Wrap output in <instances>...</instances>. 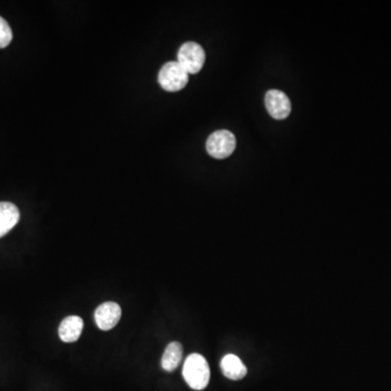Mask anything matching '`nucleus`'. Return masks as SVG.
I'll return each mask as SVG.
<instances>
[{"instance_id":"f257e3e1","label":"nucleus","mask_w":391,"mask_h":391,"mask_svg":"<svg viewBox=\"0 0 391 391\" xmlns=\"http://www.w3.org/2000/svg\"><path fill=\"white\" fill-rule=\"evenodd\" d=\"M183 377L190 388L204 390L210 382V367L207 360L198 353L188 355L183 367Z\"/></svg>"},{"instance_id":"f03ea898","label":"nucleus","mask_w":391,"mask_h":391,"mask_svg":"<svg viewBox=\"0 0 391 391\" xmlns=\"http://www.w3.org/2000/svg\"><path fill=\"white\" fill-rule=\"evenodd\" d=\"M190 74L178 61H171L161 68L158 80L161 87L166 92H180L187 85Z\"/></svg>"},{"instance_id":"7ed1b4c3","label":"nucleus","mask_w":391,"mask_h":391,"mask_svg":"<svg viewBox=\"0 0 391 391\" xmlns=\"http://www.w3.org/2000/svg\"><path fill=\"white\" fill-rule=\"evenodd\" d=\"M206 61V52L199 44L187 42L182 45L178 54V62L188 74H197Z\"/></svg>"},{"instance_id":"20e7f679","label":"nucleus","mask_w":391,"mask_h":391,"mask_svg":"<svg viewBox=\"0 0 391 391\" xmlns=\"http://www.w3.org/2000/svg\"><path fill=\"white\" fill-rule=\"evenodd\" d=\"M207 151L215 159H225L236 149V138L232 131L220 129L210 135L207 141Z\"/></svg>"},{"instance_id":"39448f33","label":"nucleus","mask_w":391,"mask_h":391,"mask_svg":"<svg viewBox=\"0 0 391 391\" xmlns=\"http://www.w3.org/2000/svg\"><path fill=\"white\" fill-rule=\"evenodd\" d=\"M265 107L275 120L286 119L292 112L290 98L282 90H269L265 95Z\"/></svg>"},{"instance_id":"423d86ee","label":"nucleus","mask_w":391,"mask_h":391,"mask_svg":"<svg viewBox=\"0 0 391 391\" xmlns=\"http://www.w3.org/2000/svg\"><path fill=\"white\" fill-rule=\"evenodd\" d=\"M122 316L121 306L115 302L100 304L95 311V322L101 331H110L119 323Z\"/></svg>"},{"instance_id":"0eeeda50","label":"nucleus","mask_w":391,"mask_h":391,"mask_svg":"<svg viewBox=\"0 0 391 391\" xmlns=\"http://www.w3.org/2000/svg\"><path fill=\"white\" fill-rule=\"evenodd\" d=\"M84 322L80 316H68L59 326V337L64 343H76L83 332Z\"/></svg>"},{"instance_id":"6e6552de","label":"nucleus","mask_w":391,"mask_h":391,"mask_svg":"<svg viewBox=\"0 0 391 391\" xmlns=\"http://www.w3.org/2000/svg\"><path fill=\"white\" fill-rule=\"evenodd\" d=\"M20 211L11 202H0V239L7 235L17 225Z\"/></svg>"},{"instance_id":"1a4fd4ad","label":"nucleus","mask_w":391,"mask_h":391,"mask_svg":"<svg viewBox=\"0 0 391 391\" xmlns=\"http://www.w3.org/2000/svg\"><path fill=\"white\" fill-rule=\"evenodd\" d=\"M221 369L224 376L232 381H239L247 375V367L235 355H227L222 359Z\"/></svg>"},{"instance_id":"9d476101","label":"nucleus","mask_w":391,"mask_h":391,"mask_svg":"<svg viewBox=\"0 0 391 391\" xmlns=\"http://www.w3.org/2000/svg\"><path fill=\"white\" fill-rule=\"evenodd\" d=\"M183 347L180 343H171L166 347L161 359V367L166 372H173L182 362Z\"/></svg>"},{"instance_id":"9b49d317","label":"nucleus","mask_w":391,"mask_h":391,"mask_svg":"<svg viewBox=\"0 0 391 391\" xmlns=\"http://www.w3.org/2000/svg\"><path fill=\"white\" fill-rule=\"evenodd\" d=\"M13 41V31L7 21L0 17V48H6Z\"/></svg>"}]
</instances>
